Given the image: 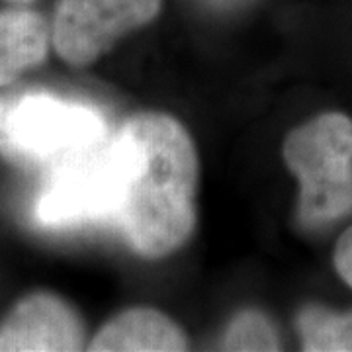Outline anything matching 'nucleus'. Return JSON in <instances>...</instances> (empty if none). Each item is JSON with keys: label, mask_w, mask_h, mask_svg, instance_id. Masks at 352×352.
<instances>
[{"label": "nucleus", "mask_w": 352, "mask_h": 352, "mask_svg": "<svg viewBox=\"0 0 352 352\" xmlns=\"http://www.w3.org/2000/svg\"><path fill=\"white\" fill-rule=\"evenodd\" d=\"M184 333L166 315L155 309H127L94 337L90 351H186Z\"/></svg>", "instance_id": "0eeeda50"}, {"label": "nucleus", "mask_w": 352, "mask_h": 352, "mask_svg": "<svg viewBox=\"0 0 352 352\" xmlns=\"http://www.w3.org/2000/svg\"><path fill=\"white\" fill-rule=\"evenodd\" d=\"M215 4H221V6H233V4H237V2H243V0H212Z\"/></svg>", "instance_id": "ddd939ff"}, {"label": "nucleus", "mask_w": 352, "mask_h": 352, "mask_svg": "<svg viewBox=\"0 0 352 352\" xmlns=\"http://www.w3.org/2000/svg\"><path fill=\"white\" fill-rule=\"evenodd\" d=\"M284 159L300 180V221L321 227L352 212V122L323 113L289 133Z\"/></svg>", "instance_id": "7ed1b4c3"}, {"label": "nucleus", "mask_w": 352, "mask_h": 352, "mask_svg": "<svg viewBox=\"0 0 352 352\" xmlns=\"http://www.w3.org/2000/svg\"><path fill=\"white\" fill-rule=\"evenodd\" d=\"M96 108L50 92L12 94L0 153L14 163L53 168L108 138Z\"/></svg>", "instance_id": "20e7f679"}, {"label": "nucleus", "mask_w": 352, "mask_h": 352, "mask_svg": "<svg viewBox=\"0 0 352 352\" xmlns=\"http://www.w3.org/2000/svg\"><path fill=\"white\" fill-rule=\"evenodd\" d=\"M82 339L78 315L51 294L28 296L0 323V352L78 351Z\"/></svg>", "instance_id": "423d86ee"}, {"label": "nucleus", "mask_w": 352, "mask_h": 352, "mask_svg": "<svg viewBox=\"0 0 352 352\" xmlns=\"http://www.w3.org/2000/svg\"><path fill=\"white\" fill-rule=\"evenodd\" d=\"M298 329L305 351H352V314L339 315L319 307H307L298 317Z\"/></svg>", "instance_id": "1a4fd4ad"}, {"label": "nucleus", "mask_w": 352, "mask_h": 352, "mask_svg": "<svg viewBox=\"0 0 352 352\" xmlns=\"http://www.w3.org/2000/svg\"><path fill=\"white\" fill-rule=\"evenodd\" d=\"M10 100H12V94L0 96V141H2V133H4V124H6V113L10 108Z\"/></svg>", "instance_id": "f8f14e48"}, {"label": "nucleus", "mask_w": 352, "mask_h": 352, "mask_svg": "<svg viewBox=\"0 0 352 352\" xmlns=\"http://www.w3.org/2000/svg\"><path fill=\"white\" fill-rule=\"evenodd\" d=\"M50 47L47 22L30 10L0 12V87L39 65Z\"/></svg>", "instance_id": "6e6552de"}, {"label": "nucleus", "mask_w": 352, "mask_h": 352, "mask_svg": "<svg viewBox=\"0 0 352 352\" xmlns=\"http://www.w3.org/2000/svg\"><path fill=\"white\" fill-rule=\"evenodd\" d=\"M10 2H16V4H25V2H32V0H10Z\"/></svg>", "instance_id": "4468645a"}, {"label": "nucleus", "mask_w": 352, "mask_h": 352, "mask_svg": "<svg viewBox=\"0 0 352 352\" xmlns=\"http://www.w3.org/2000/svg\"><path fill=\"white\" fill-rule=\"evenodd\" d=\"M133 147L124 129L50 168L36 217L51 229L113 223L124 201Z\"/></svg>", "instance_id": "f03ea898"}, {"label": "nucleus", "mask_w": 352, "mask_h": 352, "mask_svg": "<svg viewBox=\"0 0 352 352\" xmlns=\"http://www.w3.org/2000/svg\"><path fill=\"white\" fill-rule=\"evenodd\" d=\"M133 164L113 226L143 256L180 249L196 223L198 155L188 131L164 113H138L124 127Z\"/></svg>", "instance_id": "f257e3e1"}, {"label": "nucleus", "mask_w": 352, "mask_h": 352, "mask_svg": "<svg viewBox=\"0 0 352 352\" xmlns=\"http://www.w3.org/2000/svg\"><path fill=\"white\" fill-rule=\"evenodd\" d=\"M161 0H61L53 22V47L69 65L100 59L131 30L151 22Z\"/></svg>", "instance_id": "39448f33"}, {"label": "nucleus", "mask_w": 352, "mask_h": 352, "mask_svg": "<svg viewBox=\"0 0 352 352\" xmlns=\"http://www.w3.org/2000/svg\"><path fill=\"white\" fill-rule=\"evenodd\" d=\"M226 351H278L280 339L268 317L258 311H243L227 327Z\"/></svg>", "instance_id": "9d476101"}, {"label": "nucleus", "mask_w": 352, "mask_h": 352, "mask_svg": "<svg viewBox=\"0 0 352 352\" xmlns=\"http://www.w3.org/2000/svg\"><path fill=\"white\" fill-rule=\"evenodd\" d=\"M335 266L342 280L352 288V227L342 235L335 249Z\"/></svg>", "instance_id": "9b49d317"}]
</instances>
